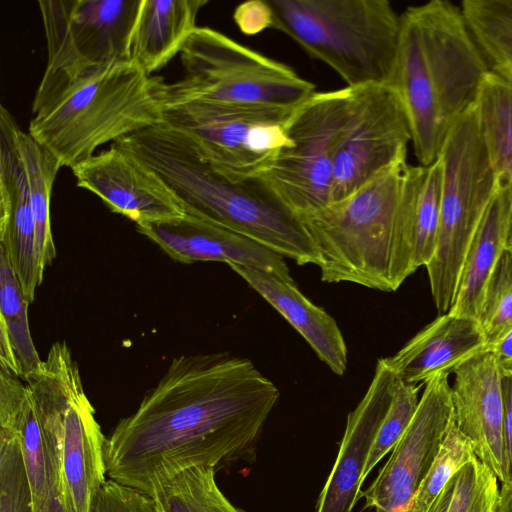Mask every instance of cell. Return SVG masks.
Listing matches in <instances>:
<instances>
[{
	"mask_svg": "<svg viewBox=\"0 0 512 512\" xmlns=\"http://www.w3.org/2000/svg\"><path fill=\"white\" fill-rule=\"evenodd\" d=\"M276 385L228 353L174 358L136 411L106 437L107 476L150 495L194 467L253 462Z\"/></svg>",
	"mask_w": 512,
	"mask_h": 512,
	"instance_id": "obj_1",
	"label": "cell"
},
{
	"mask_svg": "<svg viewBox=\"0 0 512 512\" xmlns=\"http://www.w3.org/2000/svg\"><path fill=\"white\" fill-rule=\"evenodd\" d=\"M488 71L460 7L432 0L401 14L387 84L406 110L419 165L428 166L438 158L450 125L474 103Z\"/></svg>",
	"mask_w": 512,
	"mask_h": 512,
	"instance_id": "obj_2",
	"label": "cell"
},
{
	"mask_svg": "<svg viewBox=\"0 0 512 512\" xmlns=\"http://www.w3.org/2000/svg\"><path fill=\"white\" fill-rule=\"evenodd\" d=\"M153 170L186 213L241 234L298 265L318 263L301 219L260 178L233 180L163 122L114 142Z\"/></svg>",
	"mask_w": 512,
	"mask_h": 512,
	"instance_id": "obj_3",
	"label": "cell"
},
{
	"mask_svg": "<svg viewBox=\"0 0 512 512\" xmlns=\"http://www.w3.org/2000/svg\"><path fill=\"white\" fill-rule=\"evenodd\" d=\"M163 82L131 61L69 74L44 72L27 132L71 169L99 146L162 122Z\"/></svg>",
	"mask_w": 512,
	"mask_h": 512,
	"instance_id": "obj_4",
	"label": "cell"
},
{
	"mask_svg": "<svg viewBox=\"0 0 512 512\" xmlns=\"http://www.w3.org/2000/svg\"><path fill=\"white\" fill-rule=\"evenodd\" d=\"M407 161L349 194L300 216L318 255L321 280L396 291L416 270L403 204Z\"/></svg>",
	"mask_w": 512,
	"mask_h": 512,
	"instance_id": "obj_5",
	"label": "cell"
},
{
	"mask_svg": "<svg viewBox=\"0 0 512 512\" xmlns=\"http://www.w3.org/2000/svg\"><path fill=\"white\" fill-rule=\"evenodd\" d=\"M268 28L333 69L349 88L387 84L401 14L387 0H264Z\"/></svg>",
	"mask_w": 512,
	"mask_h": 512,
	"instance_id": "obj_6",
	"label": "cell"
},
{
	"mask_svg": "<svg viewBox=\"0 0 512 512\" xmlns=\"http://www.w3.org/2000/svg\"><path fill=\"white\" fill-rule=\"evenodd\" d=\"M179 55L185 74L163 82V105L197 101L295 107L316 92L293 68L209 27L197 26Z\"/></svg>",
	"mask_w": 512,
	"mask_h": 512,
	"instance_id": "obj_7",
	"label": "cell"
},
{
	"mask_svg": "<svg viewBox=\"0 0 512 512\" xmlns=\"http://www.w3.org/2000/svg\"><path fill=\"white\" fill-rule=\"evenodd\" d=\"M438 158L442 164L439 227L426 269L441 315L453 304L468 249L498 185L474 103L450 125Z\"/></svg>",
	"mask_w": 512,
	"mask_h": 512,
	"instance_id": "obj_8",
	"label": "cell"
},
{
	"mask_svg": "<svg viewBox=\"0 0 512 512\" xmlns=\"http://www.w3.org/2000/svg\"><path fill=\"white\" fill-rule=\"evenodd\" d=\"M298 106L169 103L162 122L184 134L217 171L247 180L262 175L289 145L287 129Z\"/></svg>",
	"mask_w": 512,
	"mask_h": 512,
	"instance_id": "obj_9",
	"label": "cell"
},
{
	"mask_svg": "<svg viewBox=\"0 0 512 512\" xmlns=\"http://www.w3.org/2000/svg\"><path fill=\"white\" fill-rule=\"evenodd\" d=\"M352 96L349 87L315 92L299 105L288 125L289 145L258 177L299 217L332 201L335 150Z\"/></svg>",
	"mask_w": 512,
	"mask_h": 512,
	"instance_id": "obj_10",
	"label": "cell"
},
{
	"mask_svg": "<svg viewBox=\"0 0 512 512\" xmlns=\"http://www.w3.org/2000/svg\"><path fill=\"white\" fill-rule=\"evenodd\" d=\"M52 400L60 424L59 493L68 512H92L106 483L105 441L77 363L65 341L50 347L40 368L29 375Z\"/></svg>",
	"mask_w": 512,
	"mask_h": 512,
	"instance_id": "obj_11",
	"label": "cell"
},
{
	"mask_svg": "<svg viewBox=\"0 0 512 512\" xmlns=\"http://www.w3.org/2000/svg\"><path fill=\"white\" fill-rule=\"evenodd\" d=\"M142 0H39L47 62L44 72L76 73L130 61Z\"/></svg>",
	"mask_w": 512,
	"mask_h": 512,
	"instance_id": "obj_12",
	"label": "cell"
},
{
	"mask_svg": "<svg viewBox=\"0 0 512 512\" xmlns=\"http://www.w3.org/2000/svg\"><path fill=\"white\" fill-rule=\"evenodd\" d=\"M411 142L406 110L391 86L353 88L350 111L335 150L332 201L348 196L386 169L406 162Z\"/></svg>",
	"mask_w": 512,
	"mask_h": 512,
	"instance_id": "obj_13",
	"label": "cell"
},
{
	"mask_svg": "<svg viewBox=\"0 0 512 512\" xmlns=\"http://www.w3.org/2000/svg\"><path fill=\"white\" fill-rule=\"evenodd\" d=\"M448 373L425 383L417 410L378 476L360 497L375 512H406L431 468L453 416Z\"/></svg>",
	"mask_w": 512,
	"mask_h": 512,
	"instance_id": "obj_14",
	"label": "cell"
},
{
	"mask_svg": "<svg viewBox=\"0 0 512 512\" xmlns=\"http://www.w3.org/2000/svg\"><path fill=\"white\" fill-rule=\"evenodd\" d=\"M71 171L79 188L96 195L112 212L136 226L170 222L186 214L153 170L114 143Z\"/></svg>",
	"mask_w": 512,
	"mask_h": 512,
	"instance_id": "obj_15",
	"label": "cell"
},
{
	"mask_svg": "<svg viewBox=\"0 0 512 512\" xmlns=\"http://www.w3.org/2000/svg\"><path fill=\"white\" fill-rule=\"evenodd\" d=\"M0 432L18 436L33 495L41 512L60 485V424L50 406L35 405L27 385L0 367Z\"/></svg>",
	"mask_w": 512,
	"mask_h": 512,
	"instance_id": "obj_16",
	"label": "cell"
},
{
	"mask_svg": "<svg viewBox=\"0 0 512 512\" xmlns=\"http://www.w3.org/2000/svg\"><path fill=\"white\" fill-rule=\"evenodd\" d=\"M20 128L14 116L0 105V248L9 259L31 303L41 285L35 240V221L29 183L17 145Z\"/></svg>",
	"mask_w": 512,
	"mask_h": 512,
	"instance_id": "obj_17",
	"label": "cell"
},
{
	"mask_svg": "<svg viewBox=\"0 0 512 512\" xmlns=\"http://www.w3.org/2000/svg\"><path fill=\"white\" fill-rule=\"evenodd\" d=\"M453 414L476 457L503 482V396L495 355L485 350L454 371Z\"/></svg>",
	"mask_w": 512,
	"mask_h": 512,
	"instance_id": "obj_18",
	"label": "cell"
},
{
	"mask_svg": "<svg viewBox=\"0 0 512 512\" xmlns=\"http://www.w3.org/2000/svg\"><path fill=\"white\" fill-rule=\"evenodd\" d=\"M397 379L386 358L378 359L365 395L347 417L337 458L319 495L316 512H352L360 497L371 445L390 405Z\"/></svg>",
	"mask_w": 512,
	"mask_h": 512,
	"instance_id": "obj_19",
	"label": "cell"
},
{
	"mask_svg": "<svg viewBox=\"0 0 512 512\" xmlns=\"http://www.w3.org/2000/svg\"><path fill=\"white\" fill-rule=\"evenodd\" d=\"M173 260L216 261L272 272L293 281L284 257L224 227L186 213L182 218L136 226Z\"/></svg>",
	"mask_w": 512,
	"mask_h": 512,
	"instance_id": "obj_20",
	"label": "cell"
},
{
	"mask_svg": "<svg viewBox=\"0 0 512 512\" xmlns=\"http://www.w3.org/2000/svg\"><path fill=\"white\" fill-rule=\"evenodd\" d=\"M485 350L487 342L479 322L447 312L386 361L402 381L421 385L437 374H450Z\"/></svg>",
	"mask_w": 512,
	"mask_h": 512,
	"instance_id": "obj_21",
	"label": "cell"
},
{
	"mask_svg": "<svg viewBox=\"0 0 512 512\" xmlns=\"http://www.w3.org/2000/svg\"><path fill=\"white\" fill-rule=\"evenodd\" d=\"M305 339L319 359L336 375H343L348 350L335 319L313 304L294 281L261 269L229 265Z\"/></svg>",
	"mask_w": 512,
	"mask_h": 512,
	"instance_id": "obj_22",
	"label": "cell"
},
{
	"mask_svg": "<svg viewBox=\"0 0 512 512\" xmlns=\"http://www.w3.org/2000/svg\"><path fill=\"white\" fill-rule=\"evenodd\" d=\"M206 0H142L132 32L130 61L147 75L180 54L197 28L196 18Z\"/></svg>",
	"mask_w": 512,
	"mask_h": 512,
	"instance_id": "obj_23",
	"label": "cell"
},
{
	"mask_svg": "<svg viewBox=\"0 0 512 512\" xmlns=\"http://www.w3.org/2000/svg\"><path fill=\"white\" fill-rule=\"evenodd\" d=\"M511 185L498 183L464 260L449 313L478 318L487 283L506 249Z\"/></svg>",
	"mask_w": 512,
	"mask_h": 512,
	"instance_id": "obj_24",
	"label": "cell"
},
{
	"mask_svg": "<svg viewBox=\"0 0 512 512\" xmlns=\"http://www.w3.org/2000/svg\"><path fill=\"white\" fill-rule=\"evenodd\" d=\"M29 303L9 259L0 248V367L24 381L43 361L29 329Z\"/></svg>",
	"mask_w": 512,
	"mask_h": 512,
	"instance_id": "obj_25",
	"label": "cell"
},
{
	"mask_svg": "<svg viewBox=\"0 0 512 512\" xmlns=\"http://www.w3.org/2000/svg\"><path fill=\"white\" fill-rule=\"evenodd\" d=\"M478 129L498 183L512 184V80L489 71L474 101Z\"/></svg>",
	"mask_w": 512,
	"mask_h": 512,
	"instance_id": "obj_26",
	"label": "cell"
},
{
	"mask_svg": "<svg viewBox=\"0 0 512 512\" xmlns=\"http://www.w3.org/2000/svg\"><path fill=\"white\" fill-rule=\"evenodd\" d=\"M442 164L439 158L428 166L406 168L403 197L413 236L414 268L425 266L432 259L437 242Z\"/></svg>",
	"mask_w": 512,
	"mask_h": 512,
	"instance_id": "obj_27",
	"label": "cell"
},
{
	"mask_svg": "<svg viewBox=\"0 0 512 512\" xmlns=\"http://www.w3.org/2000/svg\"><path fill=\"white\" fill-rule=\"evenodd\" d=\"M17 145L26 169L35 221L36 253L42 274L56 257L51 221L50 199L54 181L61 167L58 160L21 128Z\"/></svg>",
	"mask_w": 512,
	"mask_h": 512,
	"instance_id": "obj_28",
	"label": "cell"
},
{
	"mask_svg": "<svg viewBox=\"0 0 512 512\" xmlns=\"http://www.w3.org/2000/svg\"><path fill=\"white\" fill-rule=\"evenodd\" d=\"M460 8L489 69L512 80V0H464Z\"/></svg>",
	"mask_w": 512,
	"mask_h": 512,
	"instance_id": "obj_29",
	"label": "cell"
},
{
	"mask_svg": "<svg viewBox=\"0 0 512 512\" xmlns=\"http://www.w3.org/2000/svg\"><path fill=\"white\" fill-rule=\"evenodd\" d=\"M213 467H194L156 487L149 495L156 512H244L222 493Z\"/></svg>",
	"mask_w": 512,
	"mask_h": 512,
	"instance_id": "obj_30",
	"label": "cell"
},
{
	"mask_svg": "<svg viewBox=\"0 0 512 512\" xmlns=\"http://www.w3.org/2000/svg\"><path fill=\"white\" fill-rule=\"evenodd\" d=\"M475 458L477 457L472 446L458 429L453 414L438 455L411 499L406 512H427L450 479Z\"/></svg>",
	"mask_w": 512,
	"mask_h": 512,
	"instance_id": "obj_31",
	"label": "cell"
},
{
	"mask_svg": "<svg viewBox=\"0 0 512 512\" xmlns=\"http://www.w3.org/2000/svg\"><path fill=\"white\" fill-rule=\"evenodd\" d=\"M477 321L487 349L512 327V252L507 249L487 283Z\"/></svg>",
	"mask_w": 512,
	"mask_h": 512,
	"instance_id": "obj_32",
	"label": "cell"
},
{
	"mask_svg": "<svg viewBox=\"0 0 512 512\" xmlns=\"http://www.w3.org/2000/svg\"><path fill=\"white\" fill-rule=\"evenodd\" d=\"M419 384H408L399 377L388 410L379 426L366 461L363 480L376 464L398 443L409 426L420 401Z\"/></svg>",
	"mask_w": 512,
	"mask_h": 512,
	"instance_id": "obj_33",
	"label": "cell"
},
{
	"mask_svg": "<svg viewBox=\"0 0 512 512\" xmlns=\"http://www.w3.org/2000/svg\"><path fill=\"white\" fill-rule=\"evenodd\" d=\"M0 512H34L17 434L0 432Z\"/></svg>",
	"mask_w": 512,
	"mask_h": 512,
	"instance_id": "obj_34",
	"label": "cell"
},
{
	"mask_svg": "<svg viewBox=\"0 0 512 512\" xmlns=\"http://www.w3.org/2000/svg\"><path fill=\"white\" fill-rule=\"evenodd\" d=\"M454 491L447 512H497L498 478L478 458L455 475Z\"/></svg>",
	"mask_w": 512,
	"mask_h": 512,
	"instance_id": "obj_35",
	"label": "cell"
},
{
	"mask_svg": "<svg viewBox=\"0 0 512 512\" xmlns=\"http://www.w3.org/2000/svg\"><path fill=\"white\" fill-rule=\"evenodd\" d=\"M92 512H156V509L148 494L109 479L99 491Z\"/></svg>",
	"mask_w": 512,
	"mask_h": 512,
	"instance_id": "obj_36",
	"label": "cell"
},
{
	"mask_svg": "<svg viewBox=\"0 0 512 512\" xmlns=\"http://www.w3.org/2000/svg\"><path fill=\"white\" fill-rule=\"evenodd\" d=\"M500 371L503 396L504 448V478L502 484H512V367H500Z\"/></svg>",
	"mask_w": 512,
	"mask_h": 512,
	"instance_id": "obj_37",
	"label": "cell"
},
{
	"mask_svg": "<svg viewBox=\"0 0 512 512\" xmlns=\"http://www.w3.org/2000/svg\"><path fill=\"white\" fill-rule=\"evenodd\" d=\"M233 19L247 35L257 34L268 28V10L264 0L247 1L236 7Z\"/></svg>",
	"mask_w": 512,
	"mask_h": 512,
	"instance_id": "obj_38",
	"label": "cell"
},
{
	"mask_svg": "<svg viewBox=\"0 0 512 512\" xmlns=\"http://www.w3.org/2000/svg\"><path fill=\"white\" fill-rule=\"evenodd\" d=\"M487 350L495 355L500 367H512V327Z\"/></svg>",
	"mask_w": 512,
	"mask_h": 512,
	"instance_id": "obj_39",
	"label": "cell"
},
{
	"mask_svg": "<svg viewBox=\"0 0 512 512\" xmlns=\"http://www.w3.org/2000/svg\"><path fill=\"white\" fill-rule=\"evenodd\" d=\"M455 479L454 476L447 483L445 488L442 490L437 499L433 502L427 512H447L450 505L453 491H454Z\"/></svg>",
	"mask_w": 512,
	"mask_h": 512,
	"instance_id": "obj_40",
	"label": "cell"
},
{
	"mask_svg": "<svg viewBox=\"0 0 512 512\" xmlns=\"http://www.w3.org/2000/svg\"><path fill=\"white\" fill-rule=\"evenodd\" d=\"M497 512H512V484H502Z\"/></svg>",
	"mask_w": 512,
	"mask_h": 512,
	"instance_id": "obj_41",
	"label": "cell"
},
{
	"mask_svg": "<svg viewBox=\"0 0 512 512\" xmlns=\"http://www.w3.org/2000/svg\"><path fill=\"white\" fill-rule=\"evenodd\" d=\"M41 512H68L59 493V490L54 492Z\"/></svg>",
	"mask_w": 512,
	"mask_h": 512,
	"instance_id": "obj_42",
	"label": "cell"
},
{
	"mask_svg": "<svg viewBox=\"0 0 512 512\" xmlns=\"http://www.w3.org/2000/svg\"><path fill=\"white\" fill-rule=\"evenodd\" d=\"M506 249L512 252V185H511L510 215H509V227H508Z\"/></svg>",
	"mask_w": 512,
	"mask_h": 512,
	"instance_id": "obj_43",
	"label": "cell"
}]
</instances>
